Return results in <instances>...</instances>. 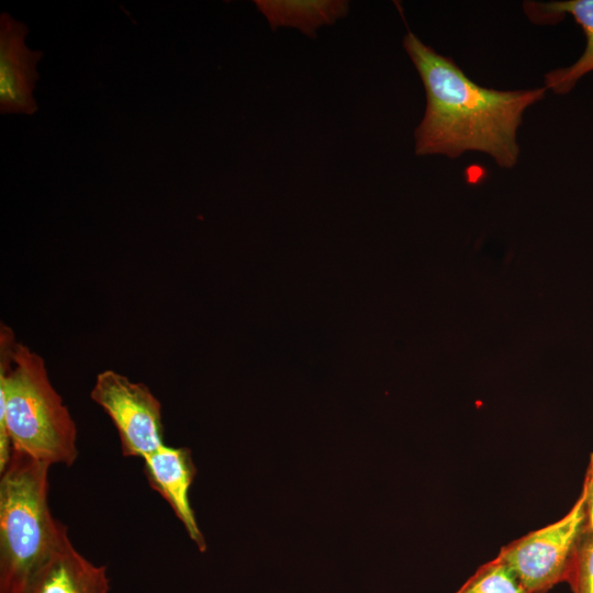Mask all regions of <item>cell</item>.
Wrapping results in <instances>:
<instances>
[{"label": "cell", "instance_id": "9", "mask_svg": "<svg viewBox=\"0 0 593 593\" xmlns=\"http://www.w3.org/2000/svg\"><path fill=\"white\" fill-rule=\"evenodd\" d=\"M524 8L534 23H556L570 14L582 29L586 41L582 55L572 65L545 75L547 90L556 94L569 93L584 75L593 71V0L526 2Z\"/></svg>", "mask_w": 593, "mask_h": 593}, {"label": "cell", "instance_id": "11", "mask_svg": "<svg viewBox=\"0 0 593 593\" xmlns=\"http://www.w3.org/2000/svg\"><path fill=\"white\" fill-rule=\"evenodd\" d=\"M456 593H528L516 573L499 557L480 566Z\"/></svg>", "mask_w": 593, "mask_h": 593}, {"label": "cell", "instance_id": "8", "mask_svg": "<svg viewBox=\"0 0 593 593\" xmlns=\"http://www.w3.org/2000/svg\"><path fill=\"white\" fill-rule=\"evenodd\" d=\"M143 461L144 474L150 488L168 503L190 539L204 551L205 539L189 497L197 474L190 449L165 444L146 456Z\"/></svg>", "mask_w": 593, "mask_h": 593}, {"label": "cell", "instance_id": "3", "mask_svg": "<svg viewBox=\"0 0 593 593\" xmlns=\"http://www.w3.org/2000/svg\"><path fill=\"white\" fill-rule=\"evenodd\" d=\"M49 467L12 448L0 471V593H18L67 528L49 510Z\"/></svg>", "mask_w": 593, "mask_h": 593}, {"label": "cell", "instance_id": "6", "mask_svg": "<svg viewBox=\"0 0 593 593\" xmlns=\"http://www.w3.org/2000/svg\"><path fill=\"white\" fill-rule=\"evenodd\" d=\"M29 27L8 12L0 15V112L1 114H34L38 107L33 91L40 75L36 64L41 51L25 45Z\"/></svg>", "mask_w": 593, "mask_h": 593}, {"label": "cell", "instance_id": "13", "mask_svg": "<svg viewBox=\"0 0 593 593\" xmlns=\"http://www.w3.org/2000/svg\"><path fill=\"white\" fill-rule=\"evenodd\" d=\"M581 494L584 501L586 529L593 532V452L590 456Z\"/></svg>", "mask_w": 593, "mask_h": 593}, {"label": "cell", "instance_id": "7", "mask_svg": "<svg viewBox=\"0 0 593 593\" xmlns=\"http://www.w3.org/2000/svg\"><path fill=\"white\" fill-rule=\"evenodd\" d=\"M109 588L105 568L85 558L66 528L18 593H108Z\"/></svg>", "mask_w": 593, "mask_h": 593}, {"label": "cell", "instance_id": "2", "mask_svg": "<svg viewBox=\"0 0 593 593\" xmlns=\"http://www.w3.org/2000/svg\"><path fill=\"white\" fill-rule=\"evenodd\" d=\"M12 448L52 465L71 466L77 427L53 388L44 360L18 344L10 327L0 328V471Z\"/></svg>", "mask_w": 593, "mask_h": 593}, {"label": "cell", "instance_id": "5", "mask_svg": "<svg viewBox=\"0 0 593 593\" xmlns=\"http://www.w3.org/2000/svg\"><path fill=\"white\" fill-rule=\"evenodd\" d=\"M90 396L113 422L124 457L144 459L165 445L161 404L145 384L105 370Z\"/></svg>", "mask_w": 593, "mask_h": 593}, {"label": "cell", "instance_id": "12", "mask_svg": "<svg viewBox=\"0 0 593 593\" xmlns=\"http://www.w3.org/2000/svg\"><path fill=\"white\" fill-rule=\"evenodd\" d=\"M567 582L573 593H593V532L585 529L577 547Z\"/></svg>", "mask_w": 593, "mask_h": 593}, {"label": "cell", "instance_id": "10", "mask_svg": "<svg viewBox=\"0 0 593 593\" xmlns=\"http://www.w3.org/2000/svg\"><path fill=\"white\" fill-rule=\"evenodd\" d=\"M255 3L273 29L286 25L295 26L310 36H313L320 25L333 23L347 12L345 1L261 0Z\"/></svg>", "mask_w": 593, "mask_h": 593}, {"label": "cell", "instance_id": "4", "mask_svg": "<svg viewBox=\"0 0 593 593\" xmlns=\"http://www.w3.org/2000/svg\"><path fill=\"white\" fill-rule=\"evenodd\" d=\"M586 529L582 494L559 521L530 532L500 549L503 560L528 593H547L567 582L579 541Z\"/></svg>", "mask_w": 593, "mask_h": 593}, {"label": "cell", "instance_id": "1", "mask_svg": "<svg viewBox=\"0 0 593 593\" xmlns=\"http://www.w3.org/2000/svg\"><path fill=\"white\" fill-rule=\"evenodd\" d=\"M403 47L426 92L425 113L415 130V153L456 158L474 150L490 155L500 167L515 166L523 114L545 98L547 89L482 87L450 57L438 54L412 32L404 36Z\"/></svg>", "mask_w": 593, "mask_h": 593}]
</instances>
